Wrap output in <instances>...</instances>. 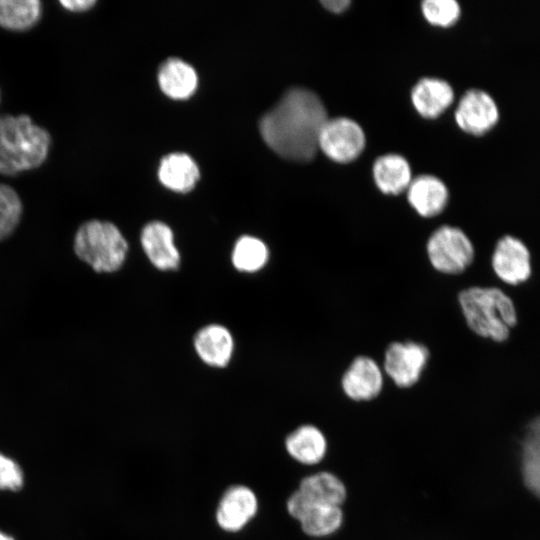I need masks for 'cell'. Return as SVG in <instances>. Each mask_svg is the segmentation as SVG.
<instances>
[{
    "label": "cell",
    "instance_id": "cell-26",
    "mask_svg": "<svg viewBox=\"0 0 540 540\" xmlns=\"http://www.w3.org/2000/svg\"><path fill=\"white\" fill-rule=\"evenodd\" d=\"M422 11L431 24L438 26L454 24L461 13L459 3L455 0H425Z\"/></svg>",
    "mask_w": 540,
    "mask_h": 540
},
{
    "label": "cell",
    "instance_id": "cell-30",
    "mask_svg": "<svg viewBox=\"0 0 540 540\" xmlns=\"http://www.w3.org/2000/svg\"><path fill=\"white\" fill-rule=\"evenodd\" d=\"M527 437L540 444V416L530 422Z\"/></svg>",
    "mask_w": 540,
    "mask_h": 540
},
{
    "label": "cell",
    "instance_id": "cell-4",
    "mask_svg": "<svg viewBox=\"0 0 540 540\" xmlns=\"http://www.w3.org/2000/svg\"><path fill=\"white\" fill-rule=\"evenodd\" d=\"M73 248L77 257L96 272H114L124 263L128 244L113 223L90 220L78 228Z\"/></svg>",
    "mask_w": 540,
    "mask_h": 540
},
{
    "label": "cell",
    "instance_id": "cell-6",
    "mask_svg": "<svg viewBox=\"0 0 540 540\" xmlns=\"http://www.w3.org/2000/svg\"><path fill=\"white\" fill-rule=\"evenodd\" d=\"M428 348L415 341H396L384 353L383 372L399 388L415 385L428 363Z\"/></svg>",
    "mask_w": 540,
    "mask_h": 540
},
{
    "label": "cell",
    "instance_id": "cell-8",
    "mask_svg": "<svg viewBox=\"0 0 540 540\" xmlns=\"http://www.w3.org/2000/svg\"><path fill=\"white\" fill-rule=\"evenodd\" d=\"M499 117L500 111L495 99L479 88L467 90L455 111L458 126L473 135L487 133L497 124Z\"/></svg>",
    "mask_w": 540,
    "mask_h": 540
},
{
    "label": "cell",
    "instance_id": "cell-29",
    "mask_svg": "<svg viewBox=\"0 0 540 540\" xmlns=\"http://www.w3.org/2000/svg\"><path fill=\"white\" fill-rule=\"evenodd\" d=\"M322 4L330 11L341 12L345 10L349 5V0H324Z\"/></svg>",
    "mask_w": 540,
    "mask_h": 540
},
{
    "label": "cell",
    "instance_id": "cell-31",
    "mask_svg": "<svg viewBox=\"0 0 540 540\" xmlns=\"http://www.w3.org/2000/svg\"><path fill=\"white\" fill-rule=\"evenodd\" d=\"M0 540H15V538L12 535L0 529Z\"/></svg>",
    "mask_w": 540,
    "mask_h": 540
},
{
    "label": "cell",
    "instance_id": "cell-28",
    "mask_svg": "<svg viewBox=\"0 0 540 540\" xmlns=\"http://www.w3.org/2000/svg\"><path fill=\"white\" fill-rule=\"evenodd\" d=\"M60 4L67 10L81 12L90 9L96 4L94 0H62Z\"/></svg>",
    "mask_w": 540,
    "mask_h": 540
},
{
    "label": "cell",
    "instance_id": "cell-24",
    "mask_svg": "<svg viewBox=\"0 0 540 540\" xmlns=\"http://www.w3.org/2000/svg\"><path fill=\"white\" fill-rule=\"evenodd\" d=\"M22 202L18 193L6 184H0V240L10 236L19 224Z\"/></svg>",
    "mask_w": 540,
    "mask_h": 540
},
{
    "label": "cell",
    "instance_id": "cell-21",
    "mask_svg": "<svg viewBox=\"0 0 540 540\" xmlns=\"http://www.w3.org/2000/svg\"><path fill=\"white\" fill-rule=\"evenodd\" d=\"M304 533L313 537L328 536L336 532L343 522L340 506L310 504L298 520Z\"/></svg>",
    "mask_w": 540,
    "mask_h": 540
},
{
    "label": "cell",
    "instance_id": "cell-27",
    "mask_svg": "<svg viewBox=\"0 0 540 540\" xmlns=\"http://www.w3.org/2000/svg\"><path fill=\"white\" fill-rule=\"evenodd\" d=\"M25 483V474L19 463L0 452V491H20Z\"/></svg>",
    "mask_w": 540,
    "mask_h": 540
},
{
    "label": "cell",
    "instance_id": "cell-3",
    "mask_svg": "<svg viewBox=\"0 0 540 540\" xmlns=\"http://www.w3.org/2000/svg\"><path fill=\"white\" fill-rule=\"evenodd\" d=\"M458 302L467 326L480 337L503 342L517 323L513 301L496 287L466 288Z\"/></svg>",
    "mask_w": 540,
    "mask_h": 540
},
{
    "label": "cell",
    "instance_id": "cell-14",
    "mask_svg": "<svg viewBox=\"0 0 540 540\" xmlns=\"http://www.w3.org/2000/svg\"><path fill=\"white\" fill-rule=\"evenodd\" d=\"M194 347L203 362L214 367H224L232 357L234 342L226 327L211 324L197 332Z\"/></svg>",
    "mask_w": 540,
    "mask_h": 540
},
{
    "label": "cell",
    "instance_id": "cell-18",
    "mask_svg": "<svg viewBox=\"0 0 540 540\" xmlns=\"http://www.w3.org/2000/svg\"><path fill=\"white\" fill-rule=\"evenodd\" d=\"M158 177L167 188L177 192L190 191L199 179L195 161L186 153H171L160 162Z\"/></svg>",
    "mask_w": 540,
    "mask_h": 540
},
{
    "label": "cell",
    "instance_id": "cell-16",
    "mask_svg": "<svg viewBox=\"0 0 540 540\" xmlns=\"http://www.w3.org/2000/svg\"><path fill=\"white\" fill-rule=\"evenodd\" d=\"M288 454L306 465L319 463L327 451V441L323 433L313 425H302L285 440Z\"/></svg>",
    "mask_w": 540,
    "mask_h": 540
},
{
    "label": "cell",
    "instance_id": "cell-22",
    "mask_svg": "<svg viewBox=\"0 0 540 540\" xmlns=\"http://www.w3.org/2000/svg\"><path fill=\"white\" fill-rule=\"evenodd\" d=\"M38 0H0V25L11 30H25L41 17Z\"/></svg>",
    "mask_w": 540,
    "mask_h": 540
},
{
    "label": "cell",
    "instance_id": "cell-5",
    "mask_svg": "<svg viewBox=\"0 0 540 540\" xmlns=\"http://www.w3.org/2000/svg\"><path fill=\"white\" fill-rule=\"evenodd\" d=\"M427 258L438 272L457 275L473 262L474 246L460 228L443 225L432 232L426 243Z\"/></svg>",
    "mask_w": 540,
    "mask_h": 540
},
{
    "label": "cell",
    "instance_id": "cell-11",
    "mask_svg": "<svg viewBox=\"0 0 540 540\" xmlns=\"http://www.w3.org/2000/svg\"><path fill=\"white\" fill-rule=\"evenodd\" d=\"M258 502L255 493L243 485L228 488L216 511L220 528L227 532L241 530L256 514Z\"/></svg>",
    "mask_w": 540,
    "mask_h": 540
},
{
    "label": "cell",
    "instance_id": "cell-10",
    "mask_svg": "<svg viewBox=\"0 0 540 540\" xmlns=\"http://www.w3.org/2000/svg\"><path fill=\"white\" fill-rule=\"evenodd\" d=\"M383 370L371 357H355L341 378L345 395L354 401H369L376 398L383 388Z\"/></svg>",
    "mask_w": 540,
    "mask_h": 540
},
{
    "label": "cell",
    "instance_id": "cell-15",
    "mask_svg": "<svg viewBox=\"0 0 540 540\" xmlns=\"http://www.w3.org/2000/svg\"><path fill=\"white\" fill-rule=\"evenodd\" d=\"M411 99L415 109L423 117L435 118L451 105L454 100V92L447 81L425 77L413 87Z\"/></svg>",
    "mask_w": 540,
    "mask_h": 540
},
{
    "label": "cell",
    "instance_id": "cell-19",
    "mask_svg": "<svg viewBox=\"0 0 540 540\" xmlns=\"http://www.w3.org/2000/svg\"><path fill=\"white\" fill-rule=\"evenodd\" d=\"M373 176L378 188L386 194H399L407 190L411 182L408 161L399 154H385L373 165Z\"/></svg>",
    "mask_w": 540,
    "mask_h": 540
},
{
    "label": "cell",
    "instance_id": "cell-23",
    "mask_svg": "<svg viewBox=\"0 0 540 540\" xmlns=\"http://www.w3.org/2000/svg\"><path fill=\"white\" fill-rule=\"evenodd\" d=\"M269 251L260 239L245 235L240 237L233 248L232 263L242 272H256L267 263Z\"/></svg>",
    "mask_w": 540,
    "mask_h": 540
},
{
    "label": "cell",
    "instance_id": "cell-9",
    "mask_svg": "<svg viewBox=\"0 0 540 540\" xmlns=\"http://www.w3.org/2000/svg\"><path fill=\"white\" fill-rule=\"evenodd\" d=\"M491 265L503 282L518 285L531 275L530 253L527 246L517 237L505 235L494 248Z\"/></svg>",
    "mask_w": 540,
    "mask_h": 540
},
{
    "label": "cell",
    "instance_id": "cell-25",
    "mask_svg": "<svg viewBox=\"0 0 540 540\" xmlns=\"http://www.w3.org/2000/svg\"><path fill=\"white\" fill-rule=\"evenodd\" d=\"M522 476L526 487L540 498V444L527 436L522 449Z\"/></svg>",
    "mask_w": 540,
    "mask_h": 540
},
{
    "label": "cell",
    "instance_id": "cell-2",
    "mask_svg": "<svg viewBox=\"0 0 540 540\" xmlns=\"http://www.w3.org/2000/svg\"><path fill=\"white\" fill-rule=\"evenodd\" d=\"M49 133L27 115L0 118V173L14 175L34 169L46 159Z\"/></svg>",
    "mask_w": 540,
    "mask_h": 540
},
{
    "label": "cell",
    "instance_id": "cell-20",
    "mask_svg": "<svg viewBox=\"0 0 540 540\" xmlns=\"http://www.w3.org/2000/svg\"><path fill=\"white\" fill-rule=\"evenodd\" d=\"M298 490L311 504L340 506L346 498L345 485L329 472H320L303 478Z\"/></svg>",
    "mask_w": 540,
    "mask_h": 540
},
{
    "label": "cell",
    "instance_id": "cell-1",
    "mask_svg": "<svg viewBox=\"0 0 540 540\" xmlns=\"http://www.w3.org/2000/svg\"><path fill=\"white\" fill-rule=\"evenodd\" d=\"M327 119L320 97L309 89L295 87L262 116L259 130L277 154L304 162L316 154L320 131Z\"/></svg>",
    "mask_w": 540,
    "mask_h": 540
},
{
    "label": "cell",
    "instance_id": "cell-17",
    "mask_svg": "<svg viewBox=\"0 0 540 540\" xmlns=\"http://www.w3.org/2000/svg\"><path fill=\"white\" fill-rule=\"evenodd\" d=\"M161 90L174 99L190 97L197 87V75L194 68L179 58L164 61L158 71Z\"/></svg>",
    "mask_w": 540,
    "mask_h": 540
},
{
    "label": "cell",
    "instance_id": "cell-13",
    "mask_svg": "<svg viewBox=\"0 0 540 540\" xmlns=\"http://www.w3.org/2000/svg\"><path fill=\"white\" fill-rule=\"evenodd\" d=\"M446 185L433 175H419L407 188V199L412 208L423 217L440 214L448 203Z\"/></svg>",
    "mask_w": 540,
    "mask_h": 540
},
{
    "label": "cell",
    "instance_id": "cell-12",
    "mask_svg": "<svg viewBox=\"0 0 540 540\" xmlns=\"http://www.w3.org/2000/svg\"><path fill=\"white\" fill-rule=\"evenodd\" d=\"M141 245L150 262L159 270H174L180 264V254L174 244L171 228L160 221L146 224L141 232Z\"/></svg>",
    "mask_w": 540,
    "mask_h": 540
},
{
    "label": "cell",
    "instance_id": "cell-7",
    "mask_svg": "<svg viewBox=\"0 0 540 540\" xmlns=\"http://www.w3.org/2000/svg\"><path fill=\"white\" fill-rule=\"evenodd\" d=\"M364 146V131L353 119L328 118L320 131L318 148L334 161H352L361 154Z\"/></svg>",
    "mask_w": 540,
    "mask_h": 540
}]
</instances>
